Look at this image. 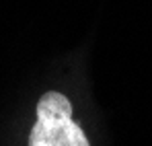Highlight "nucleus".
Wrapping results in <instances>:
<instances>
[{"mask_svg": "<svg viewBox=\"0 0 152 146\" xmlns=\"http://www.w3.org/2000/svg\"><path fill=\"white\" fill-rule=\"evenodd\" d=\"M29 146H91L82 128L72 120V103L64 93L48 91L39 99Z\"/></svg>", "mask_w": 152, "mask_h": 146, "instance_id": "nucleus-1", "label": "nucleus"}]
</instances>
